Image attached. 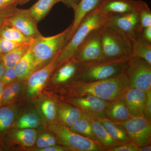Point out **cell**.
Listing matches in <instances>:
<instances>
[{"label": "cell", "instance_id": "cell-1", "mask_svg": "<svg viewBox=\"0 0 151 151\" xmlns=\"http://www.w3.org/2000/svg\"><path fill=\"white\" fill-rule=\"evenodd\" d=\"M129 88L126 70L119 75L103 80L92 81H76L69 88L71 97L92 95L112 101L122 98Z\"/></svg>", "mask_w": 151, "mask_h": 151}, {"label": "cell", "instance_id": "cell-2", "mask_svg": "<svg viewBox=\"0 0 151 151\" xmlns=\"http://www.w3.org/2000/svg\"><path fill=\"white\" fill-rule=\"evenodd\" d=\"M105 19L106 16L101 13L97 8L88 14L57 58L55 68L73 58L86 38L94 31L104 27Z\"/></svg>", "mask_w": 151, "mask_h": 151}, {"label": "cell", "instance_id": "cell-3", "mask_svg": "<svg viewBox=\"0 0 151 151\" xmlns=\"http://www.w3.org/2000/svg\"><path fill=\"white\" fill-rule=\"evenodd\" d=\"M130 57L103 59L80 63L76 80L81 81H98L119 75L127 69Z\"/></svg>", "mask_w": 151, "mask_h": 151}, {"label": "cell", "instance_id": "cell-4", "mask_svg": "<svg viewBox=\"0 0 151 151\" xmlns=\"http://www.w3.org/2000/svg\"><path fill=\"white\" fill-rule=\"evenodd\" d=\"M70 25L56 35L44 37L41 36L35 39L30 50L35 60V70L46 65L58 56L66 43V38Z\"/></svg>", "mask_w": 151, "mask_h": 151}, {"label": "cell", "instance_id": "cell-5", "mask_svg": "<svg viewBox=\"0 0 151 151\" xmlns=\"http://www.w3.org/2000/svg\"><path fill=\"white\" fill-rule=\"evenodd\" d=\"M49 129L56 136L60 143L70 150L105 151L99 144L89 138L75 133L67 126L59 122L50 123Z\"/></svg>", "mask_w": 151, "mask_h": 151}, {"label": "cell", "instance_id": "cell-6", "mask_svg": "<svg viewBox=\"0 0 151 151\" xmlns=\"http://www.w3.org/2000/svg\"><path fill=\"white\" fill-rule=\"evenodd\" d=\"M104 27L113 31L132 43L141 34L139 13L106 16Z\"/></svg>", "mask_w": 151, "mask_h": 151}, {"label": "cell", "instance_id": "cell-7", "mask_svg": "<svg viewBox=\"0 0 151 151\" xmlns=\"http://www.w3.org/2000/svg\"><path fill=\"white\" fill-rule=\"evenodd\" d=\"M103 59H115L131 57L132 43L107 28L100 30Z\"/></svg>", "mask_w": 151, "mask_h": 151}, {"label": "cell", "instance_id": "cell-8", "mask_svg": "<svg viewBox=\"0 0 151 151\" xmlns=\"http://www.w3.org/2000/svg\"><path fill=\"white\" fill-rule=\"evenodd\" d=\"M129 88L151 90V65L145 60L131 56L126 69Z\"/></svg>", "mask_w": 151, "mask_h": 151}, {"label": "cell", "instance_id": "cell-9", "mask_svg": "<svg viewBox=\"0 0 151 151\" xmlns=\"http://www.w3.org/2000/svg\"><path fill=\"white\" fill-rule=\"evenodd\" d=\"M4 24L14 27L27 37L35 40L42 36L38 29L37 23L27 9H12L6 13Z\"/></svg>", "mask_w": 151, "mask_h": 151}, {"label": "cell", "instance_id": "cell-10", "mask_svg": "<svg viewBox=\"0 0 151 151\" xmlns=\"http://www.w3.org/2000/svg\"><path fill=\"white\" fill-rule=\"evenodd\" d=\"M117 123L124 127L132 142L139 147L151 145V120L143 114Z\"/></svg>", "mask_w": 151, "mask_h": 151}, {"label": "cell", "instance_id": "cell-11", "mask_svg": "<svg viewBox=\"0 0 151 151\" xmlns=\"http://www.w3.org/2000/svg\"><path fill=\"white\" fill-rule=\"evenodd\" d=\"M100 29L94 31L81 44L73 58L80 63L103 59Z\"/></svg>", "mask_w": 151, "mask_h": 151}, {"label": "cell", "instance_id": "cell-12", "mask_svg": "<svg viewBox=\"0 0 151 151\" xmlns=\"http://www.w3.org/2000/svg\"><path fill=\"white\" fill-rule=\"evenodd\" d=\"M109 102L92 95L72 97L68 100L84 114L96 119L105 118V110Z\"/></svg>", "mask_w": 151, "mask_h": 151}, {"label": "cell", "instance_id": "cell-13", "mask_svg": "<svg viewBox=\"0 0 151 151\" xmlns=\"http://www.w3.org/2000/svg\"><path fill=\"white\" fill-rule=\"evenodd\" d=\"M146 2L141 0H101L97 8L105 16L139 13Z\"/></svg>", "mask_w": 151, "mask_h": 151}, {"label": "cell", "instance_id": "cell-14", "mask_svg": "<svg viewBox=\"0 0 151 151\" xmlns=\"http://www.w3.org/2000/svg\"><path fill=\"white\" fill-rule=\"evenodd\" d=\"M57 57L35 70L28 78L27 93L29 96H34L41 91L50 76L55 69V61Z\"/></svg>", "mask_w": 151, "mask_h": 151}, {"label": "cell", "instance_id": "cell-15", "mask_svg": "<svg viewBox=\"0 0 151 151\" xmlns=\"http://www.w3.org/2000/svg\"><path fill=\"white\" fill-rule=\"evenodd\" d=\"M123 97L132 116L143 114L147 98V92L136 88H129Z\"/></svg>", "mask_w": 151, "mask_h": 151}, {"label": "cell", "instance_id": "cell-16", "mask_svg": "<svg viewBox=\"0 0 151 151\" xmlns=\"http://www.w3.org/2000/svg\"><path fill=\"white\" fill-rule=\"evenodd\" d=\"M101 0H81L73 8L74 19L66 38V43L71 38L78 26L85 17L96 9Z\"/></svg>", "mask_w": 151, "mask_h": 151}, {"label": "cell", "instance_id": "cell-17", "mask_svg": "<svg viewBox=\"0 0 151 151\" xmlns=\"http://www.w3.org/2000/svg\"><path fill=\"white\" fill-rule=\"evenodd\" d=\"M132 117L123 97L110 101L105 112L106 119L116 123L125 122Z\"/></svg>", "mask_w": 151, "mask_h": 151}, {"label": "cell", "instance_id": "cell-18", "mask_svg": "<svg viewBox=\"0 0 151 151\" xmlns=\"http://www.w3.org/2000/svg\"><path fill=\"white\" fill-rule=\"evenodd\" d=\"M79 64L80 63L73 58L60 65L52 77V83L56 84H64L75 77Z\"/></svg>", "mask_w": 151, "mask_h": 151}, {"label": "cell", "instance_id": "cell-19", "mask_svg": "<svg viewBox=\"0 0 151 151\" xmlns=\"http://www.w3.org/2000/svg\"><path fill=\"white\" fill-rule=\"evenodd\" d=\"M84 113L73 105L66 103H61L57 105L56 117L58 122L70 127Z\"/></svg>", "mask_w": 151, "mask_h": 151}, {"label": "cell", "instance_id": "cell-20", "mask_svg": "<svg viewBox=\"0 0 151 151\" xmlns=\"http://www.w3.org/2000/svg\"><path fill=\"white\" fill-rule=\"evenodd\" d=\"M87 116L91 123L92 131L97 142L103 147L105 151H109L111 148L117 145L105 127L98 119L88 115Z\"/></svg>", "mask_w": 151, "mask_h": 151}, {"label": "cell", "instance_id": "cell-21", "mask_svg": "<svg viewBox=\"0 0 151 151\" xmlns=\"http://www.w3.org/2000/svg\"><path fill=\"white\" fill-rule=\"evenodd\" d=\"M97 119L105 127L117 145L132 142L125 128L121 124L105 118Z\"/></svg>", "mask_w": 151, "mask_h": 151}, {"label": "cell", "instance_id": "cell-22", "mask_svg": "<svg viewBox=\"0 0 151 151\" xmlns=\"http://www.w3.org/2000/svg\"><path fill=\"white\" fill-rule=\"evenodd\" d=\"M14 68L17 78L21 80L27 79L35 70L34 58L30 48Z\"/></svg>", "mask_w": 151, "mask_h": 151}, {"label": "cell", "instance_id": "cell-23", "mask_svg": "<svg viewBox=\"0 0 151 151\" xmlns=\"http://www.w3.org/2000/svg\"><path fill=\"white\" fill-rule=\"evenodd\" d=\"M64 0H38L37 2L27 9L29 14L37 23L43 19L53 6Z\"/></svg>", "mask_w": 151, "mask_h": 151}, {"label": "cell", "instance_id": "cell-24", "mask_svg": "<svg viewBox=\"0 0 151 151\" xmlns=\"http://www.w3.org/2000/svg\"><path fill=\"white\" fill-rule=\"evenodd\" d=\"M131 56L142 58L151 65V44L144 39L141 34L132 42Z\"/></svg>", "mask_w": 151, "mask_h": 151}, {"label": "cell", "instance_id": "cell-25", "mask_svg": "<svg viewBox=\"0 0 151 151\" xmlns=\"http://www.w3.org/2000/svg\"><path fill=\"white\" fill-rule=\"evenodd\" d=\"M31 44H23L17 47L12 51L0 57V61L6 68H14L30 47Z\"/></svg>", "mask_w": 151, "mask_h": 151}, {"label": "cell", "instance_id": "cell-26", "mask_svg": "<svg viewBox=\"0 0 151 151\" xmlns=\"http://www.w3.org/2000/svg\"><path fill=\"white\" fill-rule=\"evenodd\" d=\"M0 37L20 44H31L34 40L27 37L14 27L4 23L0 30Z\"/></svg>", "mask_w": 151, "mask_h": 151}, {"label": "cell", "instance_id": "cell-27", "mask_svg": "<svg viewBox=\"0 0 151 151\" xmlns=\"http://www.w3.org/2000/svg\"><path fill=\"white\" fill-rule=\"evenodd\" d=\"M69 128L75 133L89 138L98 143L92 131L91 123L86 114H84L82 117L76 120Z\"/></svg>", "mask_w": 151, "mask_h": 151}, {"label": "cell", "instance_id": "cell-28", "mask_svg": "<svg viewBox=\"0 0 151 151\" xmlns=\"http://www.w3.org/2000/svg\"><path fill=\"white\" fill-rule=\"evenodd\" d=\"M15 137L23 145L31 147L36 142L37 132L32 129H22L16 132Z\"/></svg>", "mask_w": 151, "mask_h": 151}, {"label": "cell", "instance_id": "cell-29", "mask_svg": "<svg viewBox=\"0 0 151 151\" xmlns=\"http://www.w3.org/2000/svg\"><path fill=\"white\" fill-rule=\"evenodd\" d=\"M14 117V111L11 107L5 106L0 108V134L10 127Z\"/></svg>", "mask_w": 151, "mask_h": 151}, {"label": "cell", "instance_id": "cell-30", "mask_svg": "<svg viewBox=\"0 0 151 151\" xmlns=\"http://www.w3.org/2000/svg\"><path fill=\"white\" fill-rule=\"evenodd\" d=\"M40 123L39 117L36 113H27L22 116L16 124V127L20 129H32L37 127Z\"/></svg>", "mask_w": 151, "mask_h": 151}, {"label": "cell", "instance_id": "cell-31", "mask_svg": "<svg viewBox=\"0 0 151 151\" xmlns=\"http://www.w3.org/2000/svg\"><path fill=\"white\" fill-rule=\"evenodd\" d=\"M5 86L2 96L1 103L5 104L12 101L16 96L20 89V84L18 83H11Z\"/></svg>", "mask_w": 151, "mask_h": 151}, {"label": "cell", "instance_id": "cell-32", "mask_svg": "<svg viewBox=\"0 0 151 151\" xmlns=\"http://www.w3.org/2000/svg\"><path fill=\"white\" fill-rule=\"evenodd\" d=\"M57 105L54 100H45L41 105V110L44 116L50 121H53L56 118Z\"/></svg>", "mask_w": 151, "mask_h": 151}, {"label": "cell", "instance_id": "cell-33", "mask_svg": "<svg viewBox=\"0 0 151 151\" xmlns=\"http://www.w3.org/2000/svg\"><path fill=\"white\" fill-rule=\"evenodd\" d=\"M139 16L141 32L143 29L151 27V11L147 3L139 12Z\"/></svg>", "mask_w": 151, "mask_h": 151}, {"label": "cell", "instance_id": "cell-34", "mask_svg": "<svg viewBox=\"0 0 151 151\" xmlns=\"http://www.w3.org/2000/svg\"><path fill=\"white\" fill-rule=\"evenodd\" d=\"M22 45L23 44L16 43L0 37V57L7 54L14 49Z\"/></svg>", "mask_w": 151, "mask_h": 151}, {"label": "cell", "instance_id": "cell-35", "mask_svg": "<svg viewBox=\"0 0 151 151\" xmlns=\"http://www.w3.org/2000/svg\"><path fill=\"white\" fill-rule=\"evenodd\" d=\"M109 151H139V147L131 142L115 146L111 148Z\"/></svg>", "mask_w": 151, "mask_h": 151}, {"label": "cell", "instance_id": "cell-36", "mask_svg": "<svg viewBox=\"0 0 151 151\" xmlns=\"http://www.w3.org/2000/svg\"><path fill=\"white\" fill-rule=\"evenodd\" d=\"M17 78L14 68H6L1 81L5 85L11 84Z\"/></svg>", "mask_w": 151, "mask_h": 151}, {"label": "cell", "instance_id": "cell-37", "mask_svg": "<svg viewBox=\"0 0 151 151\" xmlns=\"http://www.w3.org/2000/svg\"><path fill=\"white\" fill-rule=\"evenodd\" d=\"M19 4V0H0V12H7Z\"/></svg>", "mask_w": 151, "mask_h": 151}, {"label": "cell", "instance_id": "cell-38", "mask_svg": "<svg viewBox=\"0 0 151 151\" xmlns=\"http://www.w3.org/2000/svg\"><path fill=\"white\" fill-rule=\"evenodd\" d=\"M147 98L143 115L149 120H151V90L147 92Z\"/></svg>", "mask_w": 151, "mask_h": 151}, {"label": "cell", "instance_id": "cell-39", "mask_svg": "<svg viewBox=\"0 0 151 151\" xmlns=\"http://www.w3.org/2000/svg\"><path fill=\"white\" fill-rule=\"evenodd\" d=\"M70 150L67 147H61V146H49L44 148L40 149L37 150L39 151H65Z\"/></svg>", "mask_w": 151, "mask_h": 151}, {"label": "cell", "instance_id": "cell-40", "mask_svg": "<svg viewBox=\"0 0 151 151\" xmlns=\"http://www.w3.org/2000/svg\"><path fill=\"white\" fill-rule=\"evenodd\" d=\"M141 35L144 39L151 44V27L143 29L141 31Z\"/></svg>", "mask_w": 151, "mask_h": 151}, {"label": "cell", "instance_id": "cell-41", "mask_svg": "<svg viewBox=\"0 0 151 151\" xmlns=\"http://www.w3.org/2000/svg\"><path fill=\"white\" fill-rule=\"evenodd\" d=\"M36 143L37 147L40 149L44 148L50 146L44 134L41 135L38 138Z\"/></svg>", "mask_w": 151, "mask_h": 151}, {"label": "cell", "instance_id": "cell-42", "mask_svg": "<svg viewBox=\"0 0 151 151\" xmlns=\"http://www.w3.org/2000/svg\"><path fill=\"white\" fill-rule=\"evenodd\" d=\"M81 0H64L63 4L68 7L73 9L80 1Z\"/></svg>", "mask_w": 151, "mask_h": 151}, {"label": "cell", "instance_id": "cell-43", "mask_svg": "<svg viewBox=\"0 0 151 151\" xmlns=\"http://www.w3.org/2000/svg\"><path fill=\"white\" fill-rule=\"evenodd\" d=\"M45 137L46 138L50 146H53L56 145V141L55 138L48 134H45Z\"/></svg>", "mask_w": 151, "mask_h": 151}, {"label": "cell", "instance_id": "cell-44", "mask_svg": "<svg viewBox=\"0 0 151 151\" xmlns=\"http://www.w3.org/2000/svg\"><path fill=\"white\" fill-rule=\"evenodd\" d=\"M9 11H7V12H0V30L1 29L3 25H4L6 14L7 12H8Z\"/></svg>", "mask_w": 151, "mask_h": 151}, {"label": "cell", "instance_id": "cell-45", "mask_svg": "<svg viewBox=\"0 0 151 151\" xmlns=\"http://www.w3.org/2000/svg\"><path fill=\"white\" fill-rule=\"evenodd\" d=\"M6 68L5 66L3 65V63L0 61V81L1 79L3 74L4 73L5 70Z\"/></svg>", "mask_w": 151, "mask_h": 151}, {"label": "cell", "instance_id": "cell-46", "mask_svg": "<svg viewBox=\"0 0 151 151\" xmlns=\"http://www.w3.org/2000/svg\"><path fill=\"white\" fill-rule=\"evenodd\" d=\"M5 85V84L0 81V105L1 104L2 96L3 91Z\"/></svg>", "mask_w": 151, "mask_h": 151}, {"label": "cell", "instance_id": "cell-47", "mask_svg": "<svg viewBox=\"0 0 151 151\" xmlns=\"http://www.w3.org/2000/svg\"><path fill=\"white\" fill-rule=\"evenodd\" d=\"M151 145H147L139 147V151H151Z\"/></svg>", "mask_w": 151, "mask_h": 151}, {"label": "cell", "instance_id": "cell-48", "mask_svg": "<svg viewBox=\"0 0 151 151\" xmlns=\"http://www.w3.org/2000/svg\"><path fill=\"white\" fill-rule=\"evenodd\" d=\"M30 1V0H19V4H25V3L28 2Z\"/></svg>", "mask_w": 151, "mask_h": 151}]
</instances>
